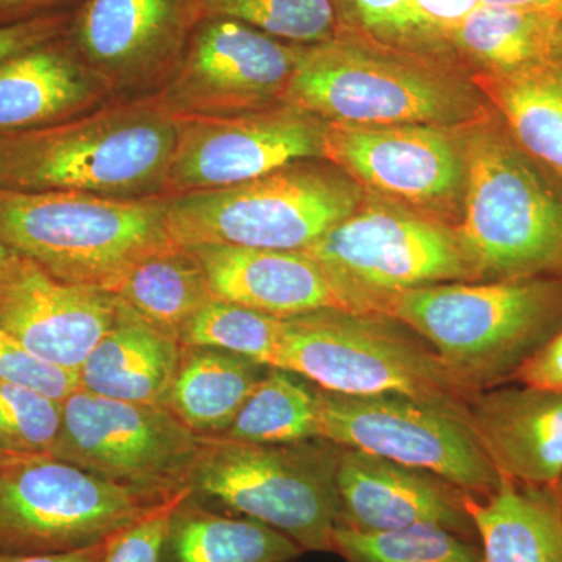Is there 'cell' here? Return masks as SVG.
Here are the masks:
<instances>
[{
	"mask_svg": "<svg viewBox=\"0 0 562 562\" xmlns=\"http://www.w3.org/2000/svg\"><path fill=\"white\" fill-rule=\"evenodd\" d=\"M179 121L155 95L111 102L44 131L0 138V190L166 198Z\"/></svg>",
	"mask_w": 562,
	"mask_h": 562,
	"instance_id": "6da1fadb",
	"label": "cell"
},
{
	"mask_svg": "<svg viewBox=\"0 0 562 562\" xmlns=\"http://www.w3.org/2000/svg\"><path fill=\"white\" fill-rule=\"evenodd\" d=\"M286 102L327 124L357 127H462L494 110L472 77L457 66L346 32L306 49Z\"/></svg>",
	"mask_w": 562,
	"mask_h": 562,
	"instance_id": "7a4b0ae2",
	"label": "cell"
},
{
	"mask_svg": "<svg viewBox=\"0 0 562 562\" xmlns=\"http://www.w3.org/2000/svg\"><path fill=\"white\" fill-rule=\"evenodd\" d=\"M384 314L422 336L475 391L514 373L562 331V273L431 284L392 295Z\"/></svg>",
	"mask_w": 562,
	"mask_h": 562,
	"instance_id": "3957f363",
	"label": "cell"
},
{
	"mask_svg": "<svg viewBox=\"0 0 562 562\" xmlns=\"http://www.w3.org/2000/svg\"><path fill=\"white\" fill-rule=\"evenodd\" d=\"M469 179L458 225L480 281L562 273V180L527 154L492 110L468 127Z\"/></svg>",
	"mask_w": 562,
	"mask_h": 562,
	"instance_id": "277c9868",
	"label": "cell"
},
{
	"mask_svg": "<svg viewBox=\"0 0 562 562\" xmlns=\"http://www.w3.org/2000/svg\"><path fill=\"white\" fill-rule=\"evenodd\" d=\"M273 368L339 394L405 395L468 425L469 402L480 392L462 382L416 331L375 313L321 310L284 317Z\"/></svg>",
	"mask_w": 562,
	"mask_h": 562,
	"instance_id": "5b68a950",
	"label": "cell"
},
{
	"mask_svg": "<svg viewBox=\"0 0 562 562\" xmlns=\"http://www.w3.org/2000/svg\"><path fill=\"white\" fill-rule=\"evenodd\" d=\"M342 452L338 443L321 438L249 443L201 436L183 490L214 512L268 525L303 552L331 553Z\"/></svg>",
	"mask_w": 562,
	"mask_h": 562,
	"instance_id": "8992f818",
	"label": "cell"
},
{
	"mask_svg": "<svg viewBox=\"0 0 562 562\" xmlns=\"http://www.w3.org/2000/svg\"><path fill=\"white\" fill-rule=\"evenodd\" d=\"M0 243L43 271L116 292L128 272L177 244L166 198L117 201L83 192L0 190Z\"/></svg>",
	"mask_w": 562,
	"mask_h": 562,
	"instance_id": "52a82bcc",
	"label": "cell"
},
{
	"mask_svg": "<svg viewBox=\"0 0 562 562\" xmlns=\"http://www.w3.org/2000/svg\"><path fill=\"white\" fill-rule=\"evenodd\" d=\"M364 199L349 173L325 158H312L236 187L166 198V217L180 246L305 251Z\"/></svg>",
	"mask_w": 562,
	"mask_h": 562,
	"instance_id": "ba28073f",
	"label": "cell"
},
{
	"mask_svg": "<svg viewBox=\"0 0 562 562\" xmlns=\"http://www.w3.org/2000/svg\"><path fill=\"white\" fill-rule=\"evenodd\" d=\"M168 501L55 457L22 458L0 468V553L90 549Z\"/></svg>",
	"mask_w": 562,
	"mask_h": 562,
	"instance_id": "9c48e42d",
	"label": "cell"
},
{
	"mask_svg": "<svg viewBox=\"0 0 562 562\" xmlns=\"http://www.w3.org/2000/svg\"><path fill=\"white\" fill-rule=\"evenodd\" d=\"M305 251L382 314L401 292L480 281L457 227L369 192L353 214Z\"/></svg>",
	"mask_w": 562,
	"mask_h": 562,
	"instance_id": "30bf717a",
	"label": "cell"
},
{
	"mask_svg": "<svg viewBox=\"0 0 562 562\" xmlns=\"http://www.w3.org/2000/svg\"><path fill=\"white\" fill-rule=\"evenodd\" d=\"M316 395L322 439L436 473L480 501L502 486L468 422L446 409L397 394Z\"/></svg>",
	"mask_w": 562,
	"mask_h": 562,
	"instance_id": "8fae6325",
	"label": "cell"
},
{
	"mask_svg": "<svg viewBox=\"0 0 562 562\" xmlns=\"http://www.w3.org/2000/svg\"><path fill=\"white\" fill-rule=\"evenodd\" d=\"M201 436L165 405L77 390L63 401L54 457L109 482L160 498L183 491Z\"/></svg>",
	"mask_w": 562,
	"mask_h": 562,
	"instance_id": "7c38bea8",
	"label": "cell"
},
{
	"mask_svg": "<svg viewBox=\"0 0 562 562\" xmlns=\"http://www.w3.org/2000/svg\"><path fill=\"white\" fill-rule=\"evenodd\" d=\"M469 125L328 124L325 160L369 194L458 228L468 191Z\"/></svg>",
	"mask_w": 562,
	"mask_h": 562,
	"instance_id": "4fadbf2b",
	"label": "cell"
},
{
	"mask_svg": "<svg viewBox=\"0 0 562 562\" xmlns=\"http://www.w3.org/2000/svg\"><path fill=\"white\" fill-rule=\"evenodd\" d=\"M310 46L228 18L203 16L179 68L155 98L176 120L222 117L286 102Z\"/></svg>",
	"mask_w": 562,
	"mask_h": 562,
	"instance_id": "5bb4252c",
	"label": "cell"
},
{
	"mask_svg": "<svg viewBox=\"0 0 562 562\" xmlns=\"http://www.w3.org/2000/svg\"><path fill=\"white\" fill-rule=\"evenodd\" d=\"M202 18L201 0H81L65 36L113 102L133 101L168 83Z\"/></svg>",
	"mask_w": 562,
	"mask_h": 562,
	"instance_id": "9a60e30c",
	"label": "cell"
},
{
	"mask_svg": "<svg viewBox=\"0 0 562 562\" xmlns=\"http://www.w3.org/2000/svg\"><path fill=\"white\" fill-rule=\"evenodd\" d=\"M177 121L166 198L236 187L291 162L325 158L327 122L290 102L233 116Z\"/></svg>",
	"mask_w": 562,
	"mask_h": 562,
	"instance_id": "2e32d148",
	"label": "cell"
},
{
	"mask_svg": "<svg viewBox=\"0 0 562 562\" xmlns=\"http://www.w3.org/2000/svg\"><path fill=\"white\" fill-rule=\"evenodd\" d=\"M120 305L114 292L65 283L24 257L0 280V328L68 371H80L113 327Z\"/></svg>",
	"mask_w": 562,
	"mask_h": 562,
	"instance_id": "e0dca14e",
	"label": "cell"
},
{
	"mask_svg": "<svg viewBox=\"0 0 562 562\" xmlns=\"http://www.w3.org/2000/svg\"><path fill=\"white\" fill-rule=\"evenodd\" d=\"M214 297L277 317L321 310L380 313L379 306L336 280L306 251L250 249L228 244H195Z\"/></svg>",
	"mask_w": 562,
	"mask_h": 562,
	"instance_id": "ac0fdd59",
	"label": "cell"
},
{
	"mask_svg": "<svg viewBox=\"0 0 562 562\" xmlns=\"http://www.w3.org/2000/svg\"><path fill=\"white\" fill-rule=\"evenodd\" d=\"M336 483L338 527L391 531L431 525L479 539L469 494L436 473L344 449Z\"/></svg>",
	"mask_w": 562,
	"mask_h": 562,
	"instance_id": "d6986e66",
	"label": "cell"
},
{
	"mask_svg": "<svg viewBox=\"0 0 562 562\" xmlns=\"http://www.w3.org/2000/svg\"><path fill=\"white\" fill-rule=\"evenodd\" d=\"M469 425L503 479L536 487L562 479V391L502 384L476 392Z\"/></svg>",
	"mask_w": 562,
	"mask_h": 562,
	"instance_id": "ffe728a7",
	"label": "cell"
},
{
	"mask_svg": "<svg viewBox=\"0 0 562 562\" xmlns=\"http://www.w3.org/2000/svg\"><path fill=\"white\" fill-rule=\"evenodd\" d=\"M111 102L65 35L0 60V138L44 131Z\"/></svg>",
	"mask_w": 562,
	"mask_h": 562,
	"instance_id": "44dd1931",
	"label": "cell"
},
{
	"mask_svg": "<svg viewBox=\"0 0 562 562\" xmlns=\"http://www.w3.org/2000/svg\"><path fill=\"white\" fill-rule=\"evenodd\" d=\"M180 353L177 339L121 301L113 327L81 364L80 390L114 401L165 405Z\"/></svg>",
	"mask_w": 562,
	"mask_h": 562,
	"instance_id": "7402d4cb",
	"label": "cell"
},
{
	"mask_svg": "<svg viewBox=\"0 0 562 562\" xmlns=\"http://www.w3.org/2000/svg\"><path fill=\"white\" fill-rule=\"evenodd\" d=\"M562 52L557 11L480 5L450 40V55L468 76H501L530 68Z\"/></svg>",
	"mask_w": 562,
	"mask_h": 562,
	"instance_id": "603a6c76",
	"label": "cell"
},
{
	"mask_svg": "<svg viewBox=\"0 0 562 562\" xmlns=\"http://www.w3.org/2000/svg\"><path fill=\"white\" fill-rule=\"evenodd\" d=\"M271 366L213 347H181L166 408L202 438L224 435Z\"/></svg>",
	"mask_w": 562,
	"mask_h": 562,
	"instance_id": "cb8c5ba5",
	"label": "cell"
},
{
	"mask_svg": "<svg viewBox=\"0 0 562 562\" xmlns=\"http://www.w3.org/2000/svg\"><path fill=\"white\" fill-rule=\"evenodd\" d=\"M484 562H562V520L552 487L503 479L490 497L469 495Z\"/></svg>",
	"mask_w": 562,
	"mask_h": 562,
	"instance_id": "d4e9b609",
	"label": "cell"
},
{
	"mask_svg": "<svg viewBox=\"0 0 562 562\" xmlns=\"http://www.w3.org/2000/svg\"><path fill=\"white\" fill-rule=\"evenodd\" d=\"M302 553L268 525L214 512L184 490L169 517L161 562H291Z\"/></svg>",
	"mask_w": 562,
	"mask_h": 562,
	"instance_id": "484cf974",
	"label": "cell"
},
{
	"mask_svg": "<svg viewBox=\"0 0 562 562\" xmlns=\"http://www.w3.org/2000/svg\"><path fill=\"white\" fill-rule=\"evenodd\" d=\"M472 80L519 146L562 180V52L530 68Z\"/></svg>",
	"mask_w": 562,
	"mask_h": 562,
	"instance_id": "4316f807",
	"label": "cell"
},
{
	"mask_svg": "<svg viewBox=\"0 0 562 562\" xmlns=\"http://www.w3.org/2000/svg\"><path fill=\"white\" fill-rule=\"evenodd\" d=\"M114 294L177 341L184 325L216 299L202 262L190 247L180 244L144 258Z\"/></svg>",
	"mask_w": 562,
	"mask_h": 562,
	"instance_id": "83f0119b",
	"label": "cell"
},
{
	"mask_svg": "<svg viewBox=\"0 0 562 562\" xmlns=\"http://www.w3.org/2000/svg\"><path fill=\"white\" fill-rule=\"evenodd\" d=\"M221 436L249 443H295L319 439L316 384L299 373L269 368L232 427Z\"/></svg>",
	"mask_w": 562,
	"mask_h": 562,
	"instance_id": "f1b7e54d",
	"label": "cell"
},
{
	"mask_svg": "<svg viewBox=\"0 0 562 562\" xmlns=\"http://www.w3.org/2000/svg\"><path fill=\"white\" fill-rule=\"evenodd\" d=\"M331 546L346 562H484L479 539L431 525L391 531L336 527Z\"/></svg>",
	"mask_w": 562,
	"mask_h": 562,
	"instance_id": "f546056e",
	"label": "cell"
},
{
	"mask_svg": "<svg viewBox=\"0 0 562 562\" xmlns=\"http://www.w3.org/2000/svg\"><path fill=\"white\" fill-rule=\"evenodd\" d=\"M284 333V317L271 316L214 299L181 330V347H213L273 368Z\"/></svg>",
	"mask_w": 562,
	"mask_h": 562,
	"instance_id": "4dcf8cb0",
	"label": "cell"
},
{
	"mask_svg": "<svg viewBox=\"0 0 562 562\" xmlns=\"http://www.w3.org/2000/svg\"><path fill=\"white\" fill-rule=\"evenodd\" d=\"M203 16L228 18L301 46L341 35L336 0H201Z\"/></svg>",
	"mask_w": 562,
	"mask_h": 562,
	"instance_id": "1f68e13d",
	"label": "cell"
},
{
	"mask_svg": "<svg viewBox=\"0 0 562 562\" xmlns=\"http://www.w3.org/2000/svg\"><path fill=\"white\" fill-rule=\"evenodd\" d=\"M61 419L63 402L0 382V449L20 457H54Z\"/></svg>",
	"mask_w": 562,
	"mask_h": 562,
	"instance_id": "d6a6232c",
	"label": "cell"
},
{
	"mask_svg": "<svg viewBox=\"0 0 562 562\" xmlns=\"http://www.w3.org/2000/svg\"><path fill=\"white\" fill-rule=\"evenodd\" d=\"M336 7L341 32L427 57L422 47L413 0H336Z\"/></svg>",
	"mask_w": 562,
	"mask_h": 562,
	"instance_id": "836d02e7",
	"label": "cell"
},
{
	"mask_svg": "<svg viewBox=\"0 0 562 562\" xmlns=\"http://www.w3.org/2000/svg\"><path fill=\"white\" fill-rule=\"evenodd\" d=\"M0 382L21 384L63 402L80 390L79 372L58 368L35 357L0 328Z\"/></svg>",
	"mask_w": 562,
	"mask_h": 562,
	"instance_id": "e575fe53",
	"label": "cell"
},
{
	"mask_svg": "<svg viewBox=\"0 0 562 562\" xmlns=\"http://www.w3.org/2000/svg\"><path fill=\"white\" fill-rule=\"evenodd\" d=\"M413 5L424 54L457 66L450 55V40L465 18L482 5V0H413Z\"/></svg>",
	"mask_w": 562,
	"mask_h": 562,
	"instance_id": "d590c367",
	"label": "cell"
},
{
	"mask_svg": "<svg viewBox=\"0 0 562 562\" xmlns=\"http://www.w3.org/2000/svg\"><path fill=\"white\" fill-rule=\"evenodd\" d=\"M183 492L184 490L171 501L151 509L131 527L117 532L111 539L102 562H161L162 542L168 530L169 517Z\"/></svg>",
	"mask_w": 562,
	"mask_h": 562,
	"instance_id": "8d00e7d4",
	"label": "cell"
},
{
	"mask_svg": "<svg viewBox=\"0 0 562 562\" xmlns=\"http://www.w3.org/2000/svg\"><path fill=\"white\" fill-rule=\"evenodd\" d=\"M70 13L72 11L47 14V16L36 18L33 21L0 29V60L36 46V44L65 35L68 31Z\"/></svg>",
	"mask_w": 562,
	"mask_h": 562,
	"instance_id": "74e56055",
	"label": "cell"
},
{
	"mask_svg": "<svg viewBox=\"0 0 562 562\" xmlns=\"http://www.w3.org/2000/svg\"><path fill=\"white\" fill-rule=\"evenodd\" d=\"M541 390L562 391V331L514 373L512 382Z\"/></svg>",
	"mask_w": 562,
	"mask_h": 562,
	"instance_id": "f35d334b",
	"label": "cell"
},
{
	"mask_svg": "<svg viewBox=\"0 0 562 562\" xmlns=\"http://www.w3.org/2000/svg\"><path fill=\"white\" fill-rule=\"evenodd\" d=\"M81 0H0V29L72 11Z\"/></svg>",
	"mask_w": 562,
	"mask_h": 562,
	"instance_id": "ab89813d",
	"label": "cell"
},
{
	"mask_svg": "<svg viewBox=\"0 0 562 562\" xmlns=\"http://www.w3.org/2000/svg\"><path fill=\"white\" fill-rule=\"evenodd\" d=\"M111 539L99 543V546L90 547V549L79 550V552L60 554L0 553V562H102L106 550H109Z\"/></svg>",
	"mask_w": 562,
	"mask_h": 562,
	"instance_id": "60d3db41",
	"label": "cell"
},
{
	"mask_svg": "<svg viewBox=\"0 0 562 562\" xmlns=\"http://www.w3.org/2000/svg\"><path fill=\"white\" fill-rule=\"evenodd\" d=\"M483 5L513 7V9L557 11L558 0H482Z\"/></svg>",
	"mask_w": 562,
	"mask_h": 562,
	"instance_id": "b9f144b4",
	"label": "cell"
},
{
	"mask_svg": "<svg viewBox=\"0 0 562 562\" xmlns=\"http://www.w3.org/2000/svg\"><path fill=\"white\" fill-rule=\"evenodd\" d=\"M20 258V254H16V251L9 249V247L0 243V280L7 276V272L16 265Z\"/></svg>",
	"mask_w": 562,
	"mask_h": 562,
	"instance_id": "7bdbcfd3",
	"label": "cell"
},
{
	"mask_svg": "<svg viewBox=\"0 0 562 562\" xmlns=\"http://www.w3.org/2000/svg\"><path fill=\"white\" fill-rule=\"evenodd\" d=\"M22 458L29 457H20V454L5 452V450L0 449V468H3V465H9L11 462L22 460Z\"/></svg>",
	"mask_w": 562,
	"mask_h": 562,
	"instance_id": "ee69618b",
	"label": "cell"
},
{
	"mask_svg": "<svg viewBox=\"0 0 562 562\" xmlns=\"http://www.w3.org/2000/svg\"><path fill=\"white\" fill-rule=\"evenodd\" d=\"M552 491L554 495V501H557L558 509H560V516L562 520V479L560 480V482L554 484V486H552Z\"/></svg>",
	"mask_w": 562,
	"mask_h": 562,
	"instance_id": "f6af8a7d",
	"label": "cell"
},
{
	"mask_svg": "<svg viewBox=\"0 0 562 562\" xmlns=\"http://www.w3.org/2000/svg\"><path fill=\"white\" fill-rule=\"evenodd\" d=\"M558 13L562 16V0H558Z\"/></svg>",
	"mask_w": 562,
	"mask_h": 562,
	"instance_id": "bcb514c9",
	"label": "cell"
}]
</instances>
